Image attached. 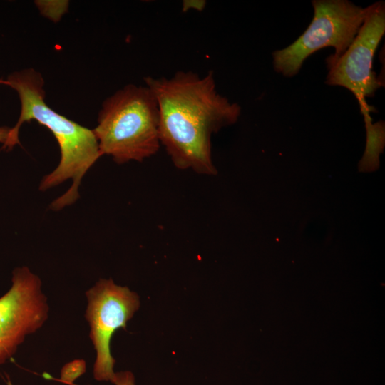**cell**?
<instances>
[{"label":"cell","instance_id":"obj_6","mask_svg":"<svg viewBox=\"0 0 385 385\" xmlns=\"http://www.w3.org/2000/svg\"><path fill=\"white\" fill-rule=\"evenodd\" d=\"M385 32V4L377 1L366 7L364 22L354 39L339 58L326 59L325 83L342 86L356 98L364 117L370 116L366 98L374 96L381 82L373 71V58Z\"/></svg>","mask_w":385,"mask_h":385},{"label":"cell","instance_id":"obj_2","mask_svg":"<svg viewBox=\"0 0 385 385\" xmlns=\"http://www.w3.org/2000/svg\"><path fill=\"white\" fill-rule=\"evenodd\" d=\"M5 82L18 92L21 108L19 120L11 128L4 147L11 148L19 143V130L24 122L35 120L46 127L58 143L61 159L56 169L43 177L39 188L43 191L71 178V188L54 200L51 207L58 210L73 204L78 198V189L83 176L102 156L93 130L58 114L46 104L43 80L34 70L13 73Z\"/></svg>","mask_w":385,"mask_h":385},{"label":"cell","instance_id":"obj_4","mask_svg":"<svg viewBox=\"0 0 385 385\" xmlns=\"http://www.w3.org/2000/svg\"><path fill=\"white\" fill-rule=\"evenodd\" d=\"M314 16L305 31L291 45L272 53L273 67L286 77L295 76L305 59L325 47L335 49L334 58L350 46L359 29L366 8L346 0L312 1Z\"/></svg>","mask_w":385,"mask_h":385},{"label":"cell","instance_id":"obj_3","mask_svg":"<svg viewBox=\"0 0 385 385\" xmlns=\"http://www.w3.org/2000/svg\"><path fill=\"white\" fill-rule=\"evenodd\" d=\"M101 155L118 164L142 162L161 145L157 101L147 86L129 84L108 98L93 130Z\"/></svg>","mask_w":385,"mask_h":385},{"label":"cell","instance_id":"obj_13","mask_svg":"<svg viewBox=\"0 0 385 385\" xmlns=\"http://www.w3.org/2000/svg\"><path fill=\"white\" fill-rule=\"evenodd\" d=\"M0 83H5V84H6L5 81H0Z\"/></svg>","mask_w":385,"mask_h":385},{"label":"cell","instance_id":"obj_7","mask_svg":"<svg viewBox=\"0 0 385 385\" xmlns=\"http://www.w3.org/2000/svg\"><path fill=\"white\" fill-rule=\"evenodd\" d=\"M11 282L0 297V365L12 358L26 337L40 329L49 315L37 275L26 266L16 267Z\"/></svg>","mask_w":385,"mask_h":385},{"label":"cell","instance_id":"obj_8","mask_svg":"<svg viewBox=\"0 0 385 385\" xmlns=\"http://www.w3.org/2000/svg\"><path fill=\"white\" fill-rule=\"evenodd\" d=\"M366 130V143L364 155L359 163L360 172H373L379 167V154L385 144L384 121L372 123L371 117L364 118Z\"/></svg>","mask_w":385,"mask_h":385},{"label":"cell","instance_id":"obj_9","mask_svg":"<svg viewBox=\"0 0 385 385\" xmlns=\"http://www.w3.org/2000/svg\"><path fill=\"white\" fill-rule=\"evenodd\" d=\"M86 371V363L82 359L74 360L66 364L61 371V381L68 384H73V381L78 378Z\"/></svg>","mask_w":385,"mask_h":385},{"label":"cell","instance_id":"obj_10","mask_svg":"<svg viewBox=\"0 0 385 385\" xmlns=\"http://www.w3.org/2000/svg\"><path fill=\"white\" fill-rule=\"evenodd\" d=\"M115 385H135V376L130 371L115 372L114 377L111 381Z\"/></svg>","mask_w":385,"mask_h":385},{"label":"cell","instance_id":"obj_11","mask_svg":"<svg viewBox=\"0 0 385 385\" xmlns=\"http://www.w3.org/2000/svg\"><path fill=\"white\" fill-rule=\"evenodd\" d=\"M10 130L9 128L0 127V143H4V145L7 141Z\"/></svg>","mask_w":385,"mask_h":385},{"label":"cell","instance_id":"obj_12","mask_svg":"<svg viewBox=\"0 0 385 385\" xmlns=\"http://www.w3.org/2000/svg\"><path fill=\"white\" fill-rule=\"evenodd\" d=\"M6 384L7 385H14L8 376H6Z\"/></svg>","mask_w":385,"mask_h":385},{"label":"cell","instance_id":"obj_5","mask_svg":"<svg viewBox=\"0 0 385 385\" xmlns=\"http://www.w3.org/2000/svg\"><path fill=\"white\" fill-rule=\"evenodd\" d=\"M85 318L90 327L89 338L96 353L93 378L111 381L115 375V359L110 343L115 332L126 329L127 322L140 307L138 295L112 279H100L86 292Z\"/></svg>","mask_w":385,"mask_h":385},{"label":"cell","instance_id":"obj_1","mask_svg":"<svg viewBox=\"0 0 385 385\" xmlns=\"http://www.w3.org/2000/svg\"><path fill=\"white\" fill-rule=\"evenodd\" d=\"M159 111V137L179 169L217 174L212 159V135L234 124L241 107L220 95L214 74L179 71L170 78H144Z\"/></svg>","mask_w":385,"mask_h":385}]
</instances>
